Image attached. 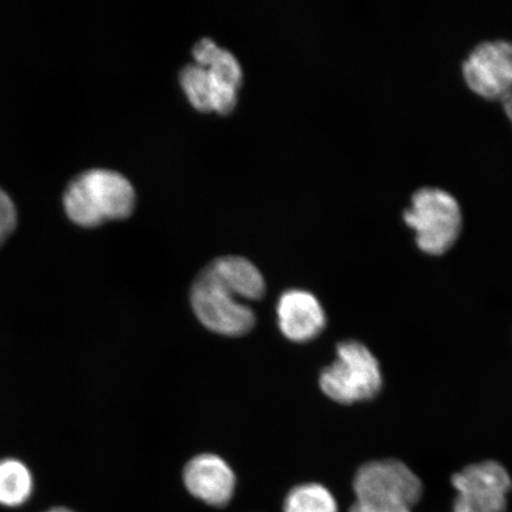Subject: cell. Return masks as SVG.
<instances>
[{
    "instance_id": "obj_1",
    "label": "cell",
    "mask_w": 512,
    "mask_h": 512,
    "mask_svg": "<svg viewBox=\"0 0 512 512\" xmlns=\"http://www.w3.org/2000/svg\"><path fill=\"white\" fill-rule=\"evenodd\" d=\"M63 204L75 224L94 228L107 221L127 219L136 204V191L119 172L89 170L70 182Z\"/></svg>"
},
{
    "instance_id": "obj_2",
    "label": "cell",
    "mask_w": 512,
    "mask_h": 512,
    "mask_svg": "<svg viewBox=\"0 0 512 512\" xmlns=\"http://www.w3.org/2000/svg\"><path fill=\"white\" fill-rule=\"evenodd\" d=\"M356 502L349 512H412L422 495V483L398 459L375 460L358 469Z\"/></svg>"
},
{
    "instance_id": "obj_3",
    "label": "cell",
    "mask_w": 512,
    "mask_h": 512,
    "mask_svg": "<svg viewBox=\"0 0 512 512\" xmlns=\"http://www.w3.org/2000/svg\"><path fill=\"white\" fill-rule=\"evenodd\" d=\"M190 300L198 320L215 334L239 337L253 329L254 311L213 261L198 274Z\"/></svg>"
},
{
    "instance_id": "obj_4",
    "label": "cell",
    "mask_w": 512,
    "mask_h": 512,
    "mask_svg": "<svg viewBox=\"0 0 512 512\" xmlns=\"http://www.w3.org/2000/svg\"><path fill=\"white\" fill-rule=\"evenodd\" d=\"M403 220L414 230L416 245L431 255L444 254L452 248L463 227L457 198L437 187L415 190L411 204L403 211Z\"/></svg>"
},
{
    "instance_id": "obj_5",
    "label": "cell",
    "mask_w": 512,
    "mask_h": 512,
    "mask_svg": "<svg viewBox=\"0 0 512 512\" xmlns=\"http://www.w3.org/2000/svg\"><path fill=\"white\" fill-rule=\"evenodd\" d=\"M319 384L328 398L342 405L374 399L382 387L380 363L361 342L339 343L336 360L323 369Z\"/></svg>"
},
{
    "instance_id": "obj_6",
    "label": "cell",
    "mask_w": 512,
    "mask_h": 512,
    "mask_svg": "<svg viewBox=\"0 0 512 512\" xmlns=\"http://www.w3.org/2000/svg\"><path fill=\"white\" fill-rule=\"evenodd\" d=\"M458 496L453 512H504L512 488L509 472L502 464H472L452 477Z\"/></svg>"
},
{
    "instance_id": "obj_7",
    "label": "cell",
    "mask_w": 512,
    "mask_h": 512,
    "mask_svg": "<svg viewBox=\"0 0 512 512\" xmlns=\"http://www.w3.org/2000/svg\"><path fill=\"white\" fill-rule=\"evenodd\" d=\"M464 79L473 92L504 100L512 94V41L477 44L463 62Z\"/></svg>"
},
{
    "instance_id": "obj_8",
    "label": "cell",
    "mask_w": 512,
    "mask_h": 512,
    "mask_svg": "<svg viewBox=\"0 0 512 512\" xmlns=\"http://www.w3.org/2000/svg\"><path fill=\"white\" fill-rule=\"evenodd\" d=\"M183 479L190 494L210 507H226L234 496L235 473L216 454H200L192 458L185 466Z\"/></svg>"
},
{
    "instance_id": "obj_9",
    "label": "cell",
    "mask_w": 512,
    "mask_h": 512,
    "mask_svg": "<svg viewBox=\"0 0 512 512\" xmlns=\"http://www.w3.org/2000/svg\"><path fill=\"white\" fill-rule=\"evenodd\" d=\"M277 315L280 331L296 343L312 341L322 334L326 324L322 304L312 293L302 290L281 294Z\"/></svg>"
},
{
    "instance_id": "obj_10",
    "label": "cell",
    "mask_w": 512,
    "mask_h": 512,
    "mask_svg": "<svg viewBox=\"0 0 512 512\" xmlns=\"http://www.w3.org/2000/svg\"><path fill=\"white\" fill-rule=\"evenodd\" d=\"M179 81L190 104L197 111L228 114L234 110L238 102V92L219 85L200 64L185 66L179 74Z\"/></svg>"
},
{
    "instance_id": "obj_11",
    "label": "cell",
    "mask_w": 512,
    "mask_h": 512,
    "mask_svg": "<svg viewBox=\"0 0 512 512\" xmlns=\"http://www.w3.org/2000/svg\"><path fill=\"white\" fill-rule=\"evenodd\" d=\"M196 64L206 68L219 85L238 92L242 85V69L236 57L210 38H202L192 49Z\"/></svg>"
},
{
    "instance_id": "obj_12",
    "label": "cell",
    "mask_w": 512,
    "mask_h": 512,
    "mask_svg": "<svg viewBox=\"0 0 512 512\" xmlns=\"http://www.w3.org/2000/svg\"><path fill=\"white\" fill-rule=\"evenodd\" d=\"M32 490L34 478L27 465L14 458L0 460V505L21 507L29 501Z\"/></svg>"
},
{
    "instance_id": "obj_13",
    "label": "cell",
    "mask_w": 512,
    "mask_h": 512,
    "mask_svg": "<svg viewBox=\"0 0 512 512\" xmlns=\"http://www.w3.org/2000/svg\"><path fill=\"white\" fill-rule=\"evenodd\" d=\"M284 512H338V507L335 497L325 486L309 483L288 492Z\"/></svg>"
},
{
    "instance_id": "obj_14",
    "label": "cell",
    "mask_w": 512,
    "mask_h": 512,
    "mask_svg": "<svg viewBox=\"0 0 512 512\" xmlns=\"http://www.w3.org/2000/svg\"><path fill=\"white\" fill-rule=\"evenodd\" d=\"M17 227L15 203L3 189H0V247H2Z\"/></svg>"
},
{
    "instance_id": "obj_15",
    "label": "cell",
    "mask_w": 512,
    "mask_h": 512,
    "mask_svg": "<svg viewBox=\"0 0 512 512\" xmlns=\"http://www.w3.org/2000/svg\"><path fill=\"white\" fill-rule=\"evenodd\" d=\"M503 101V107L505 113H507L509 119L512 121V94L507 96Z\"/></svg>"
},
{
    "instance_id": "obj_16",
    "label": "cell",
    "mask_w": 512,
    "mask_h": 512,
    "mask_svg": "<svg viewBox=\"0 0 512 512\" xmlns=\"http://www.w3.org/2000/svg\"><path fill=\"white\" fill-rule=\"evenodd\" d=\"M44 512H75V511L72 509L64 508V507H55V508H51Z\"/></svg>"
}]
</instances>
